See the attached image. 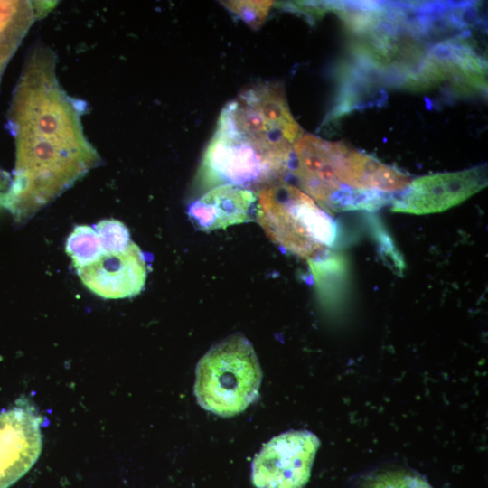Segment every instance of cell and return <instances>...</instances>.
<instances>
[{"mask_svg": "<svg viewBox=\"0 0 488 488\" xmlns=\"http://www.w3.org/2000/svg\"><path fill=\"white\" fill-rule=\"evenodd\" d=\"M55 63L53 52L37 42L11 102L8 123L15 139L16 164L6 205L19 222L99 163L82 131L83 102L61 88Z\"/></svg>", "mask_w": 488, "mask_h": 488, "instance_id": "cell-1", "label": "cell"}, {"mask_svg": "<svg viewBox=\"0 0 488 488\" xmlns=\"http://www.w3.org/2000/svg\"><path fill=\"white\" fill-rule=\"evenodd\" d=\"M301 134L280 86H253L222 109L201 177L210 188L233 184L254 192L281 183Z\"/></svg>", "mask_w": 488, "mask_h": 488, "instance_id": "cell-2", "label": "cell"}, {"mask_svg": "<svg viewBox=\"0 0 488 488\" xmlns=\"http://www.w3.org/2000/svg\"><path fill=\"white\" fill-rule=\"evenodd\" d=\"M256 215L271 241L308 260L324 254L336 239L333 218L299 188L283 182L258 192Z\"/></svg>", "mask_w": 488, "mask_h": 488, "instance_id": "cell-3", "label": "cell"}, {"mask_svg": "<svg viewBox=\"0 0 488 488\" xmlns=\"http://www.w3.org/2000/svg\"><path fill=\"white\" fill-rule=\"evenodd\" d=\"M261 380L252 344L243 334L234 333L214 344L199 361L194 394L204 409L232 417L258 399Z\"/></svg>", "mask_w": 488, "mask_h": 488, "instance_id": "cell-4", "label": "cell"}, {"mask_svg": "<svg viewBox=\"0 0 488 488\" xmlns=\"http://www.w3.org/2000/svg\"><path fill=\"white\" fill-rule=\"evenodd\" d=\"M401 86L411 90L445 87L461 95L483 92L487 63L464 37L451 38L429 49L417 71Z\"/></svg>", "mask_w": 488, "mask_h": 488, "instance_id": "cell-5", "label": "cell"}, {"mask_svg": "<svg viewBox=\"0 0 488 488\" xmlns=\"http://www.w3.org/2000/svg\"><path fill=\"white\" fill-rule=\"evenodd\" d=\"M319 446L318 437L306 430L273 437L252 462L253 484L257 488H304Z\"/></svg>", "mask_w": 488, "mask_h": 488, "instance_id": "cell-6", "label": "cell"}, {"mask_svg": "<svg viewBox=\"0 0 488 488\" xmlns=\"http://www.w3.org/2000/svg\"><path fill=\"white\" fill-rule=\"evenodd\" d=\"M487 182L484 165L418 177L394 198L391 211L416 215L442 212L480 192Z\"/></svg>", "mask_w": 488, "mask_h": 488, "instance_id": "cell-7", "label": "cell"}, {"mask_svg": "<svg viewBox=\"0 0 488 488\" xmlns=\"http://www.w3.org/2000/svg\"><path fill=\"white\" fill-rule=\"evenodd\" d=\"M42 417L26 398L0 412V488H8L38 460Z\"/></svg>", "mask_w": 488, "mask_h": 488, "instance_id": "cell-8", "label": "cell"}, {"mask_svg": "<svg viewBox=\"0 0 488 488\" xmlns=\"http://www.w3.org/2000/svg\"><path fill=\"white\" fill-rule=\"evenodd\" d=\"M76 270L89 290L106 299L138 295L145 286L147 276L144 255L133 241L123 250L105 253Z\"/></svg>", "mask_w": 488, "mask_h": 488, "instance_id": "cell-9", "label": "cell"}, {"mask_svg": "<svg viewBox=\"0 0 488 488\" xmlns=\"http://www.w3.org/2000/svg\"><path fill=\"white\" fill-rule=\"evenodd\" d=\"M257 194L250 190L221 184L211 188L193 202L189 218L199 230L211 231L249 221L256 211Z\"/></svg>", "mask_w": 488, "mask_h": 488, "instance_id": "cell-10", "label": "cell"}, {"mask_svg": "<svg viewBox=\"0 0 488 488\" xmlns=\"http://www.w3.org/2000/svg\"><path fill=\"white\" fill-rule=\"evenodd\" d=\"M48 5L47 2L0 1V80L27 30Z\"/></svg>", "mask_w": 488, "mask_h": 488, "instance_id": "cell-11", "label": "cell"}, {"mask_svg": "<svg viewBox=\"0 0 488 488\" xmlns=\"http://www.w3.org/2000/svg\"><path fill=\"white\" fill-rule=\"evenodd\" d=\"M65 249L75 268L84 267L105 254L95 229L87 225L74 228L66 240Z\"/></svg>", "mask_w": 488, "mask_h": 488, "instance_id": "cell-12", "label": "cell"}, {"mask_svg": "<svg viewBox=\"0 0 488 488\" xmlns=\"http://www.w3.org/2000/svg\"><path fill=\"white\" fill-rule=\"evenodd\" d=\"M105 253H116L129 244L130 235L127 228L119 221L103 220L95 225Z\"/></svg>", "mask_w": 488, "mask_h": 488, "instance_id": "cell-13", "label": "cell"}, {"mask_svg": "<svg viewBox=\"0 0 488 488\" xmlns=\"http://www.w3.org/2000/svg\"><path fill=\"white\" fill-rule=\"evenodd\" d=\"M272 1H228L223 2L228 9L241 18L247 24L257 28L267 16Z\"/></svg>", "mask_w": 488, "mask_h": 488, "instance_id": "cell-14", "label": "cell"}, {"mask_svg": "<svg viewBox=\"0 0 488 488\" xmlns=\"http://www.w3.org/2000/svg\"><path fill=\"white\" fill-rule=\"evenodd\" d=\"M367 488H432L422 477L405 471H389L378 474Z\"/></svg>", "mask_w": 488, "mask_h": 488, "instance_id": "cell-15", "label": "cell"}]
</instances>
